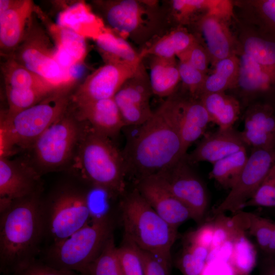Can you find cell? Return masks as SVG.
Wrapping results in <instances>:
<instances>
[{
  "mask_svg": "<svg viewBox=\"0 0 275 275\" xmlns=\"http://www.w3.org/2000/svg\"><path fill=\"white\" fill-rule=\"evenodd\" d=\"M182 98L175 91L141 125L122 153L126 173L132 172L139 180L155 175L183 158L180 135Z\"/></svg>",
  "mask_w": 275,
  "mask_h": 275,
  "instance_id": "6da1fadb",
  "label": "cell"
},
{
  "mask_svg": "<svg viewBox=\"0 0 275 275\" xmlns=\"http://www.w3.org/2000/svg\"><path fill=\"white\" fill-rule=\"evenodd\" d=\"M40 190L0 211V269L16 275L36 259L44 237Z\"/></svg>",
  "mask_w": 275,
  "mask_h": 275,
  "instance_id": "7a4b0ae2",
  "label": "cell"
},
{
  "mask_svg": "<svg viewBox=\"0 0 275 275\" xmlns=\"http://www.w3.org/2000/svg\"><path fill=\"white\" fill-rule=\"evenodd\" d=\"M120 210L124 238L143 250L171 258L177 229L162 218L136 188L125 197Z\"/></svg>",
  "mask_w": 275,
  "mask_h": 275,
  "instance_id": "3957f363",
  "label": "cell"
},
{
  "mask_svg": "<svg viewBox=\"0 0 275 275\" xmlns=\"http://www.w3.org/2000/svg\"><path fill=\"white\" fill-rule=\"evenodd\" d=\"M77 160L82 177L93 185L115 194L124 191V157L108 137L90 126L81 139Z\"/></svg>",
  "mask_w": 275,
  "mask_h": 275,
  "instance_id": "277c9868",
  "label": "cell"
},
{
  "mask_svg": "<svg viewBox=\"0 0 275 275\" xmlns=\"http://www.w3.org/2000/svg\"><path fill=\"white\" fill-rule=\"evenodd\" d=\"M113 218L91 221L68 238L49 245L42 261L58 269L88 275L90 265L113 235Z\"/></svg>",
  "mask_w": 275,
  "mask_h": 275,
  "instance_id": "5b68a950",
  "label": "cell"
},
{
  "mask_svg": "<svg viewBox=\"0 0 275 275\" xmlns=\"http://www.w3.org/2000/svg\"><path fill=\"white\" fill-rule=\"evenodd\" d=\"M70 89L56 91L38 103L1 121V157L9 154L15 144L34 143L67 111Z\"/></svg>",
  "mask_w": 275,
  "mask_h": 275,
  "instance_id": "8992f818",
  "label": "cell"
},
{
  "mask_svg": "<svg viewBox=\"0 0 275 275\" xmlns=\"http://www.w3.org/2000/svg\"><path fill=\"white\" fill-rule=\"evenodd\" d=\"M105 19L121 37L144 44L161 32L167 12L154 1L117 0L101 2Z\"/></svg>",
  "mask_w": 275,
  "mask_h": 275,
  "instance_id": "52a82bcc",
  "label": "cell"
},
{
  "mask_svg": "<svg viewBox=\"0 0 275 275\" xmlns=\"http://www.w3.org/2000/svg\"><path fill=\"white\" fill-rule=\"evenodd\" d=\"M44 237L51 244L68 238L90 221L86 192L64 187L42 201Z\"/></svg>",
  "mask_w": 275,
  "mask_h": 275,
  "instance_id": "ba28073f",
  "label": "cell"
},
{
  "mask_svg": "<svg viewBox=\"0 0 275 275\" xmlns=\"http://www.w3.org/2000/svg\"><path fill=\"white\" fill-rule=\"evenodd\" d=\"M59 89L71 88L75 80L58 62L54 45L41 28L30 23L25 36L10 56Z\"/></svg>",
  "mask_w": 275,
  "mask_h": 275,
  "instance_id": "9c48e42d",
  "label": "cell"
},
{
  "mask_svg": "<svg viewBox=\"0 0 275 275\" xmlns=\"http://www.w3.org/2000/svg\"><path fill=\"white\" fill-rule=\"evenodd\" d=\"M189 165L185 156L154 175L188 208L192 219L200 223L206 213L208 197L203 182Z\"/></svg>",
  "mask_w": 275,
  "mask_h": 275,
  "instance_id": "30bf717a",
  "label": "cell"
},
{
  "mask_svg": "<svg viewBox=\"0 0 275 275\" xmlns=\"http://www.w3.org/2000/svg\"><path fill=\"white\" fill-rule=\"evenodd\" d=\"M275 162V150L253 149L247 162L224 200L214 210L215 215L237 213L256 193Z\"/></svg>",
  "mask_w": 275,
  "mask_h": 275,
  "instance_id": "8fae6325",
  "label": "cell"
},
{
  "mask_svg": "<svg viewBox=\"0 0 275 275\" xmlns=\"http://www.w3.org/2000/svg\"><path fill=\"white\" fill-rule=\"evenodd\" d=\"M79 137L76 122L65 114L35 141L34 152L38 161L46 168L63 164L70 156Z\"/></svg>",
  "mask_w": 275,
  "mask_h": 275,
  "instance_id": "7c38bea8",
  "label": "cell"
},
{
  "mask_svg": "<svg viewBox=\"0 0 275 275\" xmlns=\"http://www.w3.org/2000/svg\"><path fill=\"white\" fill-rule=\"evenodd\" d=\"M142 63L106 62L79 86L72 96L73 101L79 103L114 98L124 83L136 73Z\"/></svg>",
  "mask_w": 275,
  "mask_h": 275,
  "instance_id": "4fadbf2b",
  "label": "cell"
},
{
  "mask_svg": "<svg viewBox=\"0 0 275 275\" xmlns=\"http://www.w3.org/2000/svg\"><path fill=\"white\" fill-rule=\"evenodd\" d=\"M152 94L149 76L142 62L114 97L125 126H141L149 119L153 112L150 105Z\"/></svg>",
  "mask_w": 275,
  "mask_h": 275,
  "instance_id": "5bb4252c",
  "label": "cell"
},
{
  "mask_svg": "<svg viewBox=\"0 0 275 275\" xmlns=\"http://www.w3.org/2000/svg\"><path fill=\"white\" fill-rule=\"evenodd\" d=\"M136 188L155 212L171 226L177 229L187 219H192L188 208L155 175L138 180Z\"/></svg>",
  "mask_w": 275,
  "mask_h": 275,
  "instance_id": "9a60e30c",
  "label": "cell"
},
{
  "mask_svg": "<svg viewBox=\"0 0 275 275\" xmlns=\"http://www.w3.org/2000/svg\"><path fill=\"white\" fill-rule=\"evenodd\" d=\"M40 190L39 176L32 168L0 157V211L17 199Z\"/></svg>",
  "mask_w": 275,
  "mask_h": 275,
  "instance_id": "2e32d148",
  "label": "cell"
},
{
  "mask_svg": "<svg viewBox=\"0 0 275 275\" xmlns=\"http://www.w3.org/2000/svg\"><path fill=\"white\" fill-rule=\"evenodd\" d=\"M35 10L32 0H13L0 13V46L6 55H11L23 41Z\"/></svg>",
  "mask_w": 275,
  "mask_h": 275,
  "instance_id": "e0dca14e",
  "label": "cell"
},
{
  "mask_svg": "<svg viewBox=\"0 0 275 275\" xmlns=\"http://www.w3.org/2000/svg\"><path fill=\"white\" fill-rule=\"evenodd\" d=\"M246 146L253 149L275 150V113L270 103L256 104L246 112L240 132Z\"/></svg>",
  "mask_w": 275,
  "mask_h": 275,
  "instance_id": "ac0fdd59",
  "label": "cell"
},
{
  "mask_svg": "<svg viewBox=\"0 0 275 275\" xmlns=\"http://www.w3.org/2000/svg\"><path fill=\"white\" fill-rule=\"evenodd\" d=\"M246 148L240 132L233 128L219 129L206 135L185 158L189 164L201 161L212 163Z\"/></svg>",
  "mask_w": 275,
  "mask_h": 275,
  "instance_id": "d6986e66",
  "label": "cell"
},
{
  "mask_svg": "<svg viewBox=\"0 0 275 275\" xmlns=\"http://www.w3.org/2000/svg\"><path fill=\"white\" fill-rule=\"evenodd\" d=\"M75 104L78 119L102 135H117L125 126L114 98Z\"/></svg>",
  "mask_w": 275,
  "mask_h": 275,
  "instance_id": "ffe728a7",
  "label": "cell"
},
{
  "mask_svg": "<svg viewBox=\"0 0 275 275\" xmlns=\"http://www.w3.org/2000/svg\"><path fill=\"white\" fill-rule=\"evenodd\" d=\"M48 30L54 43L57 60L65 69L70 71L84 62L88 51L84 37L57 23H49Z\"/></svg>",
  "mask_w": 275,
  "mask_h": 275,
  "instance_id": "44dd1931",
  "label": "cell"
},
{
  "mask_svg": "<svg viewBox=\"0 0 275 275\" xmlns=\"http://www.w3.org/2000/svg\"><path fill=\"white\" fill-rule=\"evenodd\" d=\"M56 23L94 41L107 29L103 20L84 2H76L61 11Z\"/></svg>",
  "mask_w": 275,
  "mask_h": 275,
  "instance_id": "7402d4cb",
  "label": "cell"
},
{
  "mask_svg": "<svg viewBox=\"0 0 275 275\" xmlns=\"http://www.w3.org/2000/svg\"><path fill=\"white\" fill-rule=\"evenodd\" d=\"M226 19L211 15L202 17L199 29L210 59L213 63L233 54V41Z\"/></svg>",
  "mask_w": 275,
  "mask_h": 275,
  "instance_id": "603a6c76",
  "label": "cell"
},
{
  "mask_svg": "<svg viewBox=\"0 0 275 275\" xmlns=\"http://www.w3.org/2000/svg\"><path fill=\"white\" fill-rule=\"evenodd\" d=\"M210 122L209 115L200 99L183 97L180 135L183 157L189 146L204 135Z\"/></svg>",
  "mask_w": 275,
  "mask_h": 275,
  "instance_id": "cb8c5ba5",
  "label": "cell"
},
{
  "mask_svg": "<svg viewBox=\"0 0 275 275\" xmlns=\"http://www.w3.org/2000/svg\"><path fill=\"white\" fill-rule=\"evenodd\" d=\"M241 228L254 237L262 257L275 258V222L257 214L242 210L234 215Z\"/></svg>",
  "mask_w": 275,
  "mask_h": 275,
  "instance_id": "d4e9b609",
  "label": "cell"
},
{
  "mask_svg": "<svg viewBox=\"0 0 275 275\" xmlns=\"http://www.w3.org/2000/svg\"><path fill=\"white\" fill-rule=\"evenodd\" d=\"M170 13L177 22L186 24L193 20L197 14L215 15L227 18L232 11L228 1L173 0L170 1Z\"/></svg>",
  "mask_w": 275,
  "mask_h": 275,
  "instance_id": "484cf974",
  "label": "cell"
},
{
  "mask_svg": "<svg viewBox=\"0 0 275 275\" xmlns=\"http://www.w3.org/2000/svg\"><path fill=\"white\" fill-rule=\"evenodd\" d=\"M199 99L210 121L216 124L219 129L233 128L240 113V104L236 99L224 92L204 94Z\"/></svg>",
  "mask_w": 275,
  "mask_h": 275,
  "instance_id": "4316f807",
  "label": "cell"
},
{
  "mask_svg": "<svg viewBox=\"0 0 275 275\" xmlns=\"http://www.w3.org/2000/svg\"><path fill=\"white\" fill-rule=\"evenodd\" d=\"M149 74L153 94L160 97L173 94L181 80L175 58L150 56Z\"/></svg>",
  "mask_w": 275,
  "mask_h": 275,
  "instance_id": "83f0119b",
  "label": "cell"
},
{
  "mask_svg": "<svg viewBox=\"0 0 275 275\" xmlns=\"http://www.w3.org/2000/svg\"><path fill=\"white\" fill-rule=\"evenodd\" d=\"M239 59L237 85L248 93H270L275 90V76L243 52Z\"/></svg>",
  "mask_w": 275,
  "mask_h": 275,
  "instance_id": "f1b7e54d",
  "label": "cell"
},
{
  "mask_svg": "<svg viewBox=\"0 0 275 275\" xmlns=\"http://www.w3.org/2000/svg\"><path fill=\"white\" fill-rule=\"evenodd\" d=\"M197 41L195 37L185 30L178 28L158 37L148 47L143 48L140 54L172 58L187 50Z\"/></svg>",
  "mask_w": 275,
  "mask_h": 275,
  "instance_id": "f546056e",
  "label": "cell"
},
{
  "mask_svg": "<svg viewBox=\"0 0 275 275\" xmlns=\"http://www.w3.org/2000/svg\"><path fill=\"white\" fill-rule=\"evenodd\" d=\"M106 62H116L139 64L143 58L127 40L107 28L95 40Z\"/></svg>",
  "mask_w": 275,
  "mask_h": 275,
  "instance_id": "4dcf8cb0",
  "label": "cell"
},
{
  "mask_svg": "<svg viewBox=\"0 0 275 275\" xmlns=\"http://www.w3.org/2000/svg\"><path fill=\"white\" fill-rule=\"evenodd\" d=\"M6 88L37 89L54 92L59 90L44 78L8 56L2 66Z\"/></svg>",
  "mask_w": 275,
  "mask_h": 275,
  "instance_id": "1f68e13d",
  "label": "cell"
},
{
  "mask_svg": "<svg viewBox=\"0 0 275 275\" xmlns=\"http://www.w3.org/2000/svg\"><path fill=\"white\" fill-rule=\"evenodd\" d=\"M241 228L233 240L230 264L235 275H251L258 262V248Z\"/></svg>",
  "mask_w": 275,
  "mask_h": 275,
  "instance_id": "d6a6232c",
  "label": "cell"
},
{
  "mask_svg": "<svg viewBox=\"0 0 275 275\" xmlns=\"http://www.w3.org/2000/svg\"><path fill=\"white\" fill-rule=\"evenodd\" d=\"M248 158L244 148L215 162L209 173V178L223 187L230 189L242 171Z\"/></svg>",
  "mask_w": 275,
  "mask_h": 275,
  "instance_id": "836d02e7",
  "label": "cell"
},
{
  "mask_svg": "<svg viewBox=\"0 0 275 275\" xmlns=\"http://www.w3.org/2000/svg\"><path fill=\"white\" fill-rule=\"evenodd\" d=\"M243 52L275 76V41L257 36L245 40Z\"/></svg>",
  "mask_w": 275,
  "mask_h": 275,
  "instance_id": "e575fe53",
  "label": "cell"
},
{
  "mask_svg": "<svg viewBox=\"0 0 275 275\" xmlns=\"http://www.w3.org/2000/svg\"><path fill=\"white\" fill-rule=\"evenodd\" d=\"M54 92L44 89L6 88L8 109L5 117H11L38 103Z\"/></svg>",
  "mask_w": 275,
  "mask_h": 275,
  "instance_id": "d590c367",
  "label": "cell"
},
{
  "mask_svg": "<svg viewBox=\"0 0 275 275\" xmlns=\"http://www.w3.org/2000/svg\"><path fill=\"white\" fill-rule=\"evenodd\" d=\"M209 250L186 241L177 265L183 275H201L206 265Z\"/></svg>",
  "mask_w": 275,
  "mask_h": 275,
  "instance_id": "8d00e7d4",
  "label": "cell"
},
{
  "mask_svg": "<svg viewBox=\"0 0 275 275\" xmlns=\"http://www.w3.org/2000/svg\"><path fill=\"white\" fill-rule=\"evenodd\" d=\"M113 235L90 265L88 275H123L120 265Z\"/></svg>",
  "mask_w": 275,
  "mask_h": 275,
  "instance_id": "74e56055",
  "label": "cell"
},
{
  "mask_svg": "<svg viewBox=\"0 0 275 275\" xmlns=\"http://www.w3.org/2000/svg\"><path fill=\"white\" fill-rule=\"evenodd\" d=\"M117 252L123 275H144L139 248L134 243L124 238Z\"/></svg>",
  "mask_w": 275,
  "mask_h": 275,
  "instance_id": "f35d334b",
  "label": "cell"
},
{
  "mask_svg": "<svg viewBox=\"0 0 275 275\" xmlns=\"http://www.w3.org/2000/svg\"><path fill=\"white\" fill-rule=\"evenodd\" d=\"M275 208V162L254 195L243 205Z\"/></svg>",
  "mask_w": 275,
  "mask_h": 275,
  "instance_id": "ab89813d",
  "label": "cell"
},
{
  "mask_svg": "<svg viewBox=\"0 0 275 275\" xmlns=\"http://www.w3.org/2000/svg\"><path fill=\"white\" fill-rule=\"evenodd\" d=\"M213 222L214 232L210 249L217 247L229 240L234 239L240 228L234 215L229 217L225 213L219 214L215 215Z\"/></svg>",
  "mask_w": 275,
  "mask_h": 275,
  "instance_id": "60d3db41",
  "label": "cell"
},
{
  "mask_svg": "<svg viewBox=\"0 0 275 275\" xmlns=\"http://www.w3.org/2000/svg\"><path fill=\"white\" fill-rule=\"evenodd\" d=\"M180 79L188 90L191 97L199 99L207 75L188 63H178Z\"/></svg>",
  "mask_w": 275,
  "mask_h": 275,
  "instance_id": "b9f144b4",
  "label": "cell"
},
{
  "mask_svg": "<svg viewBox=\"0 0 275 275\" xmlns=\"http://www.w3.org/2000/svg\"><path fill=\"white\" fill-rule=\"evenodd\" d=\"M139 251L144 275H170L171 258L140 248Z\"/></svg>",
  "mask_w": 275,
  "mask_h": 275,
  "instance_id": "7bdbcfd3",
  "label": "cell"
},
{
  "mask_svg": "<svg viewBox=\"0 0 275 275\" xmlns=\"http://www.w3.org/2000/svg\"><path fill=\"white\" fill-rule=\"evenodd\" d=\"M177 57L179 61L186 62L202 72L206 73L210 59L205 47L197 40Z\"/></svg>",
  "mask_w": 275,
  "mask_h": 275,
  "instance_id": "ee69618b",
  "label": "cell"
},
{
  "mask_svg": "<svg viewBox=\"0 0 275 275\" xmlns=\"http://www.w3.org/2000/svg\"><path fill=\"white\" fill-rule=\"evenodd\" d=\"M215 72L220 74L232 82L235 87L239 70V59L234 54L221 60L215 64Z\"/></svg>",
  "mask_w": 275,
  "mask_h": 275,
  "instance_id": "f6af8a7d",
  "label": "cell"
},
{
  "mask_svg": "<svg viewBox=\"0 0 275 275\" xmlns=\"http://www.w3.org/2000/svg\"><path fill=\"white\" fill-rule=\"evenodd\" d=\"M16 275H83L54 268L42 260L35 259Z\"/></svg>",
  "mask_w": 275,
  "mask_h": 275,
  "instance_id": "bcb514c9",
  "label": "cell"
},
{
  "mask_svg": "<svg viewBox=\"0 0 275 275\" xmlns=\"http://www.w3.org/2000/svg\"><path fill=\"white\" fill-rule=\"evenodd\" d=\"M213 221L202 225L187 236V241L210 249L213 236Z\"/></svg>",
  "mask_w": 275,
  "mask_h": 275,
  "instance_id": "7dc6e473",
  "label": "cell"
},
{
  "mask_svg": "<svg viewBox=\"0 0 275 275\" xmlns=\"http://www.w3.org/2000/svg\"><path fill=\"white\" fill-rule=\"evenodd\" d=\"M255 4L272 40L275 41V0L258 1Z\"/></svg>",
  "mask_w": 275,
  "mask_h": 275,
  "instance_id": "c3c4849f",
  "label": "cell"
},
{
  "mask_svg": "<svg viewBox=\"0 0 275 275\" xmlns=\"http://www.w3.org/2000/svg\"><path fill=\"white\" fill-rule=\"evenodd\" d=\"M258 275H275V258L262 257Z\"/></svg>",
  "mask_w": 275,
  "mask_h": 275,
  "instance_id": "681fc988",
  "label": "cell"
}]
</instances>
